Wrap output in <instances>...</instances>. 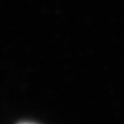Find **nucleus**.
Returning <instances> with one entry per match:
<instances>
[{
  "label": "nucleus",
  "instance_id": "1",
  "mask_svg": "<svg viewBox=\"0 0 124 124\" xmlns=\"http://www.w3.org/2000/svg\"><path fill=\"white\" fill-rule=\"evenodd\" d=\"M20 124H34V123H27V122H23V123H20Z\"/></svg>",
  "mask_w": 124,
  "mask_h": 124
}]
</instances>
